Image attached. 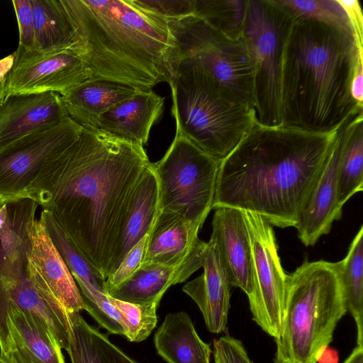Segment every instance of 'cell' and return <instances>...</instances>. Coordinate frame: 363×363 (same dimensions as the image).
Returning a JSON list of instances; mask_svg holds the SVG:
<instances>
[{
	"instance_id": "obj_1",
	"label": "cell",
	"mask_w": 363,
	"mask_h": 363,
	"mask_svg": "<svg viewBox=\"0 0 363 363\" xmlns=\"http://www.w3.org/2000/svg\"><path fill=\"white\" fill-rule=\"evenodd\" d=\"M150 162L144 147L82 128L25 191L60 225L104 280L132 194Z\"/></svg>"
},
{
	"instance_id": "obj_2",
	"label": "cell",
	"mask_w": 363,
	"mask_h": 363,
	"mask_svg": "<svg viewBox=\"0 0 363 363\" xmlns=\"http://www.w3.org/2000/svg\"><path fill=\"white\" fill-rule=\"evenodd\" d=\"M340 128L313 133L256 122L220 161L213 208L233 207L272 226L296 228Z\"/></svg>"
},
{
	"instance_id": "obj_3",
	"label": "cell",
	"mask_w": 363,
	"mask_h": 363,
	"mask_svg": "<svg viewBox=\"0 0 363 363\" xmlns=\"http://www.w3.org/2000/svg\"><path fill=\"white\" fill-rule=\"evenodd\" d=\"M60 1L88 79L144 91L170 82L177 60L168 19L137 0Z\"/></svg>"
},
{
	"instance_id": "obj_4",
	"label": "cell",
	"mask_w": 363,
	"mask_h": 363,
	"mask_svg": "<svg viewBox=\"0 0 363 363\" xmlns=\"http://www.w3.org/2000/svg\"><path fill=\"white\" fill-rule=\"evenodd\" d=\"M362 56V45L354 35L294 16L281 59V125L329 133L363 111L350 93Z\"/></svg>"
},
{
	"instance_id": "obj_5",
	"label": "cell",
	"mask_w": 363,
	"mask_h": 363,
	"mask_svg": "<svg viewBox=\"0 0 363 363\" xmlns=\"http://www.w3.org/2000/svg\"><path fill=\"white\" fill-rule=\"evenodd\" d=\"M340 262H304L289 274L274 362L317 363L347 308Z\"/></svg>"
},
{
	"instance_id": "obj_6",
	"label": "cell",
	"mask_w": 363,
	"mask_h": 363,
	"mask_svg": "<svg viewBox=\"0 0 363 363\" xmlns=\"http://www.w3.org/2000/svg\"><path fill=\"white\" fill-rule=\"evenodd\" d=\"M169 85L176 132L219 160L257 122L250 106L190 60L179 61Z\"/></svg>"
},
{
	"instance_id": "obj_7",
	"label": "cell",
	"mask_w": 363,
	"mask_h": 363,
	"mask_svg": "<svg viewBox=\"0 0 363 363\" xmlns=\"http://www.w3.org/2000/svg\"><path fill=\"white\" fill-rule=\"evenodd\" d=\"M220 161L176 132L162 158L151 162L160 211L174 213L200 230L213 208Z\"/></svg>"
},
{
	"instance_id": "obj_8",
	"label": "cell",
	"mask_w": 363,
	"mask_h": 363,
	"mask_svg": "<svg viewBox=\"0 0 363 363\" xmlns=\"http://www.w3.org/2000/svg\"><path fill=\"white\" fill-rule=\"evenodd\" d=\"M293 17L277 0H247L242 37L252 65L255 119L262 125H281V59Z\"/></svg>"
},
{
	"instance_id": "obj_9",
	"label": "cell",
	"mask_w": 363,
	"mask_h": 363,
	"mask_svg": "<svg viewBox=\"0 0 363 363\" xmlns=\"http://www.w3.org/2000/svg\"><path fill=\"white\" fill-rule=\"evenodd\" d=\"M177 46V65L190 60L253 109V70L242 37L230 38L191 14L168 19Z\"/></svg>"
},
{
	"instance_id": "obj_10",
	"label": "cell",
	"mask_w": 363,
	"mask_h": 363,
	"mask_svg": "<svg viewBox=\"0 0 363 363\" xmlns=\"http://www.w3.org/2000/svg\"><path fill=\"white\" fill-rule=\"evenodd\" d=\"M243 213L254 269L253 292L248 298L252 320L277 339L284 318L289 274L281 264L273 226L257 213Z\"/></svg>"
},
{
	"instance_id": "obj_11",
	"label": "cell",
	"mask_w": 363,
	"mask_h": 363,
	"mask_svg": "<svg viewBox=\"0 0 363 363\" xmlns=\"http://www.w3.org/2000/svg\"><path fill=\"white\" fill-rule=\"evenodd\" d=\"M82 128L68 116L0 150V198L7 202L24 199L27 187L44 164L70 146Z\"/></svg>"
},
{
	"instance_id": "obj_12",
	"label": "cell",
	"mask_w": 363,
	"mask_h": 363,
	"mask_svg": "<svg viewBox=\"0 0 363 363\" xmlns=\"http://www.w3.org/2000/svg\"><path fill=\"white\" fill-rule=\"evenodd\" d=\"M87 79L82 59L72 49L27 50L18 46L3 101L12 95L45 92L64 96Z\"/></svg>"
},
{
	"instance_id": "obj_13",
	"label": "cell",
	"mask_w": 363,
	"mask_h": 363,
	"mask_svg": "<svg viewBox=\"0 0 363 363\" xmlns=\"http://www.w3.org/2000/svg\"><path fill=\"white\" fill-rule=\"evenodd\" d=\"M13 306L30 316L36 325L67 350L70 337L68 313L43 283L26 267L0 276V319Z\"/></svg>"
},
{
	"instance_id": "obj_14",
	"label": "cell",
	"mask_w": 363,
	"mask_h": 363,
	"mask_svg": "<svg viewBox=\"0 0 363 363\" xmlns=\"http://www.w3.org/2000/svg\"><path fill=\"white\" fill-rule=\"evenodd\" d=\"M79 285L86 309L101 326L113 334L121 330V316L110 302L105 281L77 249L52 213L43 209L39 220Z\"/></svg>"
},
{
	"instance_id": "obj_15",
	"label": "cell",
	"mask_w": 363,
	"mask_h": 363,
	"mask_svg": "<svg viewBox=\"0 0 363 363\" xmlns=\"http://www.w3.org/2000/svg\"><path fill=\"white\" fill-rule=\"evenodd\" d=\"M347 121L338 130L296 228L299 240L306 246L314 245L322 235L330 233L333 222L341 218L342 213L337 208V175L346 139Z\"/></svg>"
},
{
	"instance_id": "obj_16",
	"label": "cell",
	"mask_w": 363,
	"mask_h": 363,
	"mask_svg": "<svg viewBox=\"0 0 363 363\" xmlns=\"http://www.w3.org/2000/svg\"><path fill=\"white\" fill-rule=\"evenodd\" d=\"M28 234V271L43 284L68 313L85 310L76 281L42 223L33 219Z\"/></svg>"
},
{
	"instance_id": "obj_17",
	"label": "cell",
	"mask_w": 363,
	"mask_h": 363,
	"mask_svg": "<svg viewBox=\"0 0 363 363\" xmlns=\"http://www.w3.org/2000/svg\"><path fill=\"white\" fill-rule=\"evenodd\" d=\"M210 239L216 244L230 285L239 287L250 298L253 292L254 269L243 211L216 208Z\"/></svg>"
},
{
	"instance_id": "obj_18",
	"label": "cell",
	"mask_w": 363,
	"mask_h": 363,
	"mask_svg": "<svg viewBox=\"0 0 363 363\" xmlns=\"http://www.w3.org/2000/svg\"><path fill=\"white\" fill-rule=\"evenodd\" d=\"M67 117L57 93L10 96L0 102V150L22 138L51 128Z\"/></svg>"
},
{
	"instance_id": "obj_19",
	"label": "cell",
	"mask_w": 363,
	"mask_h": 363,
	"mask_svg": "<svg viewBox=\"0 0 363 363\" xmlns=\"http://www.w3.org/2000/svg\"><path fill=\"white\" fill-rule=\"evenodd\" d=\"M61 350L30 316L13 306L6 308L0 319V354L9 363H65Z\"/></svg>"
},
{
	"instance_id": "obj_20",
	"label": "cell",
	"mask_w": 363,
	"mask_h": 363,
	"mask_svg": "<svg viewBox=\"0 0 363 363\" xmlns=\"http://www.w3.org/2000/svg\"><path fill=\"white\" fill-rule=\"evenodd\" d=\"M201 275L182 288L199 306L208 330H225L230 308V285L214 242H203L201 250Z\"/></svg>"
},
{
	"instance_id": "obj_21",
	"label": "cell",
	"mask_w": 363,
	"mask_h": 363,
	"mask_svg": "<svg viewBox=\"0 0 363 363\" xmlns=\"http://www.w3.org/2000/svg\"><path fill=\"white\" fill-rule=\"evenodd\" d=\"M164 98L152 90H138L99 118L98 128L114 138L144 147L164 109Z\"/></svg>"
},
{
	"instance_id": "obj_22",
	"label": "cell",
	"mask_w": 363,
	"mask_h": 363,
	"mask_svg": "<svg viewBox=\"0 0 363 363\" xmlns=\"http://www.w3.org/2000/svg\"><path fill=\"white\" fill-rule=\"evenodd\" d=\"M160 211L158 184L150 162L130 199L116 238L109 275L128 252L150 233Z\"/></svg>"
},
{
	"instance_id": "obj_23",
	"label": "cell",
	"mask_w": 363,
	"mask_h": 363,
	"mask_svg": "<svg viewBox=\"0 0 363 363\" xmlns=\"http://www.w3.org/2000/svg\"><path fill=\"white\" fill-rule=\"evenodd\" d=\"M201 241L194 254L183 264L169 267L157 264H141L123 282L107 291L116 299L135 303H160L165 291L172 286L186 280L201 268Z\"/></svg>"
},
{
	"instance_id": "obj_24",
	"label": "cell",
	"mask_w": 363,
	"mask_h": 363,
	"mask_svg": "<svg viewBox=\"0 0 363 363\" xmlns=\"http://www.w3.org/2000/svg\"><path fill=\"white\" fill-rule=\"evenodd\" d=\"M199 231V228L180 216L160 211L148 234L141 264L181 265L201 242Z\"/></svg>"
},
{
	"instance_id": "obj_25",
	"label": "cell",
	"mask_w": 363,
	"mask_h": 363,
	"mask_svg": "<svg viewBox=\"0 0 363 363\" xmlns=\"http://www.w3.org/2000/svg\"><path fill=\"white\" fill-rule=\"evenodd\" d=\"M139 89L106 80H86L61 96L68 116L88 130H99L100 116Z\"/></svg>"
},
{
	"instance_id": "obj_26",
	"label": "cell",
	"mask_w": 363,
	"mask_h": 363,
	"mask_svg": "<svg viewBox=\"0 0 363 363\" xmlns=\"http://www.w3.org/2000/svg\"><path fill=\"white\" fill-rule=\"evenodd\" d=\"M154 343L168 363H210V345L200 338L185 312L167 314L155 333Z\"/></svg>"
},
{
	"instance_id": "obj_27",
	"label": "cell",
	"mask_w": 363,
	"mask_h": 363,
	"mask_svg": "<svg viewBox=\"0 0 363 363\" xmlns=\"http://www.w3.org/2000/svg\"><path fill=\"white\" fill-rule=\"evenodd\" d=\"M38 204L24 198L7 202L6 222L0 230V276L24 269L30 247L28 227Z\"/></svg>"
},
{
	"instance_id": "obj_28",
	"label": "cell",
	"mask_w": 363,
	"mask_h": 363,
	"mask_svg": "<svg viewBox=\"0 0 363 363\" xmlns=\"http://www.w3.org/2000/svg\"><path fill=\"white\" fill-rule=\"evenodd\" d=\"M68 315L71 330L67 352L72 363H139L89 325L79 312Z\"/></svg>"
},
{
	"instance_id": "obj_29",
	"label": "cell",
	"mask_w": 363,
	"mask_h": 363,
	"mask_svg": "<svg viewBox=\"0 0 363 363\" xmlns=\"http://www.w3.org/2000/svg\"><path fill=\"white\" fill-rule=\"evenodd\" d=\"M363 111L346 122V139L338 168L337 208L363 190Z\"/></svg>"
},
{
	"instance_id": "obj_30",
	"label": "cell",
	"mask_w": 363,
	"mask_h": 363,
	"mask_svg": "<svg viewBox=\"0 0 363 363\" xmlns=\"http://www.w3.org/2000/svg\"><path fill=\"white\" fill-rule=\"evenodd\" d=\"M36 50L72 49L74 33L60 0H30Z\"/></svg>"
},
{
	"instance_id": "obj_31",
	"label": "cell",
	"mask_w": 363,
	"mask_h": 363,
	"mask_svg": "<svg viewBox=\"0 0 363 363\" xmlns=\"http://www.w3.org/2000/svg\"><path fill=\"white\" fill-rule=\"evenodd\" d=\"M363 226L352 241L345 257L340 261V275L347 311L357 326V344L363 345Z\"/></svg>"
},
{
	"instance_id": "obj_32",
	"label": "cell",
	"mask_w": 363,
	"mask_h": 363,
	"mask_svg": "<svg viewBox=\"0 0 363 363\" xmlns=\"http://www.w3.org/2000/svg\"><path fill=\"white\" fill-rule=\"evenodd\" d=\"M247 0H194V14L225 35L242 37Z\"/></svg>"
},
{
	"instance_id": "obj_33",
	"label": "cell",
	"mask_w": 363,
	"mask_h": 363,
	"mask_svg": "<svg viewBox=\"0 0 363 363\" xmlns=\"http://www.w3.org/2000/svg\"><path fill=\"white\" fill-rule=\"evenodd\" d=\"M277 1L296 17L316 21L355 37L350 19L338 0Z\"/></svg>"
},
{
	"instance_id": "obj_34",
	"label": "cell",
	"mask_w": 363,
	"mask_h": 363,
	"mask_svg": "<svg viewBox=\"0 0 363 363\" xmlns=\"http://www.w3.org/2000/svg\"><path fill=\"white\" fill-rule=\"evenodd\" d=\"M108 297L121 315L124 336L130 342L145 340L157 325L159 303L140 305L118 300L108 295Z\"/></svg>"
},
{
	"instance_id": "obj_35",
	"label": "cell",
	"mask_w": 363,
	"mask_h": 363,
	"mask_svg": "<svg viewBox=\"0 0 363 363\" xmlns=\"http://www.w3.org/2000/svg\"><path fill=\"white\" fill-rule=\"evenodd\" d=\"M147 237L148 235L143 238L128 252L116 271L106 278V292L123 282L139 269L144 257Z\"/></svg>"
},
{
	"instance_id": "obj_36",
	"label": "cell",
	"mask_w": 363,
	"mask_h": 363,
	"mask_svg": "<svg viewBox=\"0 0 363 363\" xmlns=\"http://www.w3.org/2000/svg\"><path fill=\"white\" fill-rule=\"evenodd\" d=\"M19 30L18 46L36 50L33 14L30 0H13Z\"/></svg>"
},
{
	"instance_id": "obj_37",
	"label": "cell",
	"mask_w": 363,
	"mask_h": 363,
	"mask_svg": "<svg viewBox=\"0 0 363 363\" xmlns=\"http://www.w3.org/2000/svg\"><path fill=\"white\" fill-rule=\"evenodd\" d=\"M214 363H254L242 343L230 335L213 340Z\"/></svg>"
},
{
	"instance_id": "obj_38",
	"label": "cell",
	"mask_w": 363,
	"mask_h": 363,
	"mask_svg": "<svg viewBox=\"0 0 363 363\" xmlns=\"http://www.w3.org/2000/svg\"><path fill=\"white\" fill-rule=\"evenodd\" d=\"M137 2L167 19L194 14V0H137Z\"/></svg>"
},
{
	"instance_id": "obj_39",
	"label": "cell",
	"mask_w": 363,
	"mask_h": 363,
	"mask_svg": "<svg viewBox=\"0 0 363 363\" xmlns=\"http://www.w3.org/2000/svg\"><path fill=\"white\" fill-rule=\"evenodd\" d=\"M338 1L350 19L357 41L362 45L363 17L359 2L356 0H338Z\"/></svg>"
},
{
	"instance_id": "obj_40",
	"label": "cell",
	"mask_w": 363,
	"mask_h": 363,
	"mask_svg": "<svg viewBox=\"0 0 363 363\" xmlns=\"http://www.w3.org/2000/svg\"><path fill=\"white\" fill-rule=\"evenodd\" d=\"M350 93L355 102L363 106V56L359 58L356 65L351 82Z\"/></svg>"
},
{
	"instance_id": "obj_41",
	"label": "cell",
	"mask_w": 363,
	"mask_h": 363,
	"mask_svg": "<svg viewBox=\"0 0 363 363\" xmlns=\"http://www.w3.org/2000/svg\"><path fill=\"white\" fill-rule=\"evenodd\" d=\"M15 52L0 60V102L4 99L6 82L13 66Z\"/></svg>"
},
{
	"instance_id": "obj_42",
	"label": "cell",
	"mask_w": 363,
	"mask_h": 363,
	"mask_svg": "<svg viewBox=\"0 0 363 363\" xmlns=\"http://www.w3.org/2000/svg\"><path fill=\"white\" fill-rule=\"evenodd\" d=\"M339 354L335 349L328 346L324 349L321 355L318 358V363H337Z\"/></svg>"
},
{
	"instance_id": "obj_43",
	"label": "cell",
	"mask_w": 363,
	"mask_h": 363,
	"mask_svg": "<svg viewBox=\"0 0 363 363\" xmlns=\"http://www.w3.org/2000/svg\"><path fill=\"white\" fill-rule=\"evenodd\" d=\"M343 363H363V346L357 345Z\"/></svg>"
},
{
	"instance_id": "obj_44",
	"label": "cell",
	"mask_w": 363,
	"mask_h": 363,
	"mask_svg": "<svg viewBox=\"0 0 363 363\" xmlns=\"http://www.w3.org/2000/svg\"><path fill=\"white\" fill-rule=\"evenodd\" d=\"M7 216V203H6L0 209V230L4 226Z\"/></svg>"
},
{
	"instance_id": "obj_45",
	"label": "cell",
	"mask_w": 363,
	"mask_h": 363,
	"mask_svg": "<svg viewBox=\"0 0 363 363\" xmlns=\"http://www.w3.org/2000/svg\"><path fill=\"white\" fill-rule=\"evenodd\" d=\"M7 203L6 201L0 198V209L1 208V207L6 203Z\"/></svg>"
},
{
	"instance_id": "obj_46",
	"label": "cell",
	"mask_w": 363,
	"mask_h": 363,
	"mask_svg": "<svg viewBox=\"0 0 363 363\" xmlns=\"http://www.w3.org/2000/svg\"><path fill=\"white\" fill-rule=\"evenodd\" d=\"M0 363H9L3 357L0 355Z\"/></svg>"
},
{
	"instance_id": "obj_47",
	"label": "cell",
	"mask_w": 363,
	"mask_h": 363,
	"mask_svg": "<svg viewBox=\"0 0 363 363\" xmlns=\"http://www.w3.org/2000/svg\"><path fill=\"white\" fill-rule=\"evenodd\" d=\"M274 363H279V362H274Z\"/></svg>"
}]
</instances>
